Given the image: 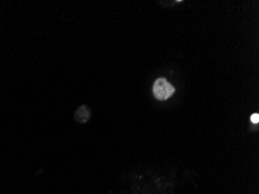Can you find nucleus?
Listing matches in <instances>:
<instances>
[{
    "mask_svg": "<svg viewBox=\"0 0 259 194\" xmlns=\"http://www.w3.org/2000/svg\"><path fill=\"white\" fill-rule=\"evenodd\" d=\"M152 92H154L155 98L158 99V100H167L176 92V89L165 78H158L154 83Z\"/></svg>",
    "mask_w": 259,
    "mask_h": 194,
    "instance_id": "1",
    "label": "nucleus"
},
{
    "mask_svg": "<svg viewBox=\"0 0 259 194\" xmlns=\"http://www.w3.org/2000/svg\"><path fill=\"white\" fill-rule=\"evenodd\" d=\"M251 122H252V124H254V125H257L258 122H259V115L257 113H254V114H252V115H251Z\"/></svg>",
    "mask_w": 259,
    "mask_h": 194,
    "instance_id": "2",
    "label": "nucleus"
}]
</instances>
